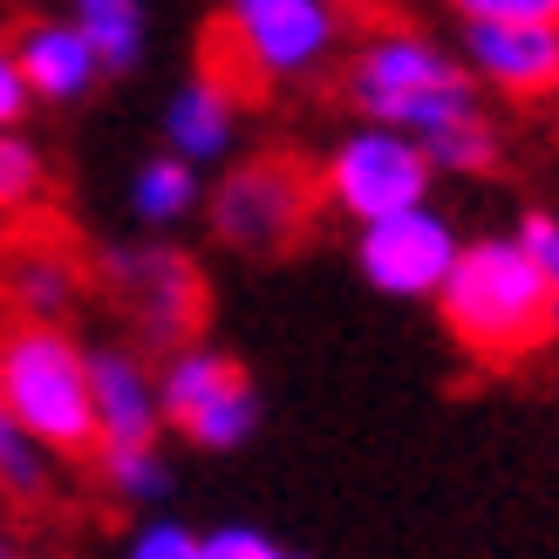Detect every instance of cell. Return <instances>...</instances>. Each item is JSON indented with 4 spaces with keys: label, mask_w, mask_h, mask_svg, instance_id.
<instances>
[{
    "label": "cell",
    "mask_w": 559,
    "mask_h": 559,
    "mask_svg": "<svg viewBox=\"0 0 559 559\" xmlns=\"http://www.w3.org/2000/svg\"><path fill=\"white\" fill-rule=\"evenodd\" d=\"M75 294H82V273L62 253H14L8 260V300L27 321H69Z\"/></svg>",
    "instance_id": "17"
},
{
    "label": "cell",
    "mask_w": 559,
    "mask_h": 559,
    "mask_svg": "<svg viewBox=\"0 0 559 559\" xmlns=\"http://www.w3.org/2000/svg\"><path fill=\"white\" fill-rule=\"evenodd\" d=\"M552 334H559V280H552Z\"/></svg>",
    "instance_id": "27"
},
{
    "label": "cell",
    "mask_w": 559,
    "mask_h": 559,
    "mask_svg": "<svg viewBox=\"0 0 559 559\" xmlns=\"http://www.w3.org/2000/svg\"><path fill=\"white\" fill-rule=\"evenodd\" d=\"M424 151L437 164V178H485L498 164V130H491L485 109H471V117H457V123L424 130Z\"/></svg>",
    "instance_id": "19"
},
{
    "label": "cell",
    "mask_w": 559,
    "mask_h": 559,
    "mask_svg": "<svg viewBox=\"0 0 559 559\" xmlns=\"http://www.w3.org/2000/svg\"><path fill=\"white\" fill-rule=\"evenodd\" d=\"M342 8H348V14H369V8H382V0H342Z\"/></svg>",
    "instance_id": "26"
},
{
    "label": "cell",
    "mask_w": 559,
    "mask_h": 559,
    "mask_svg": "<svg viewBox=\"0 0 559 559\" xmlns=\"http://www.w3.org/2000/svg\"><path fill=\"white\" fill-rule=\"evenodd\" d=\"M90 464H96V478L117 506H157L171 491V464H164L157 443H103Z\"/></svg>",
    "instance_id": "18"
},
{
    "label": "cell",
    "mask_w": 559,
    "mask_h": 559,
    "mask_svg": "<svg viewBox=\"0 0 559 559\" xmlns=\"http://www.w3.org/2000/svg\"><path fill=\"white\" fill-rule=\"evenodd\" d=\"M103 280L117 287V300L136 314V334L144 342H185V328H199V307H205V287H199V266L171 246H109L103 253Z\"/></svg>",
    "instance_id": "9"
},
{
    "label": "cell",
    "mask_w": 559,
    "mask_h": 559,
    "mask_svg": "<svg viewBox=\"0 0 559 559\" xmlns=\"http://www.w3.org/2000/svg\"><path fill=\"white\" fill-rule=\"evenodd\" d=\"M130 559H199V533L185 519H144L123 546Z\"/></svg>",
    "instance_id": "22"
},
{
    "label": "cell",
    "mask_w": 559,
    "mask_h": 559,
    "mask_svg": "<svg viewBox=\"0 0 559 559\" xmlns=\"http://www.w3.org/2000/svg\"><path fill=\"white\" fill-rule=\"evenodd\" d=\"M239 117H246V90L212 62H199L164 103V144L191 164H218L239 144Z\"/></svg>",
    "instance_id": "12"
},
{
    "label": "cell",
    "mask_w": 559,
    "mask_h": 559,
    "mask_svg": "<svg viewBox=\"0 0 559 559\" xmlns=\"http://www.w3.org/2000/svg\"><path fill=\"white\" fill-rule=\"evenodd\" d=\"M321 212V178L294 157H246L205 191V226L233 253L273 260L314 226Z\"/></svg>",
    "instance_id": "6"
},
{
    "label": "cell",
    "mask_w": 559,
    "mask_h": 559,
    "mask_svg": "<svg viewBox=\"0 0 559 559\" xmlns=\"http://www.w3.org/2000/svg\"><path fill=\"white\" fill-rule=\"evenodd\" d=\"M48 191V157L21 123H0V218L35 212Z\"/></svg>",
    "instance_id": "20"
},
{
    "label": "cell",
    "mask_w": 559,
    "mask_h": 559,
    "mask_svg": "<svg viewBox=\"0 0 559 559\" xmlns=\"http://www.w3.org/2000/svg\"><path fill=\"white\" fill-rule=\"evenodd\" d=\"M519 239L533 246V260L559 280V212H525L519 218Z\"/></svg>",
    "instance_id": "24"
},
{
    "label": "cell",
    "mask_w": 559,
    "mask_h": 559,
    "mask_svg": "<svg viewBox=\"0 0 559 559\" xmlns=\"http://www.w3.org/2000/svg\"><path fill=\"white\" fill-rule=\"evenodd\" d=\"M457 21H559V0H443Z\"/></svg>",
    "instance_id": "23"
},
{
    "label": "cell",
    "mask_w": 559,
    "mask_h": 559,
    "mask_svg": "<svg viewBox=\"0 0 559 559\" xmlns=\"http://www.w3.org/2000/svg\"><path fill=\"white\" fill-rule=\"evenodd\" d=\"M457 246H464L457 226L424 199V205H403L389 218H369V226L355 233V266L389 300H437Z\"/></svg>",
    "instance_id": "8"
},
{
    "label": "cell",
    "mask_w": 559,
    "mask_h": 559,
    "mask_svg": "<svg viewBox=\"0 0 559 559\" xmlns=\"http://www.w3.org/2000/svg\"><path fill=\"white\" fill-rule=\"evenodd\" d=\"M27 75H21V62H14V41H0V123H21L27 117Z\"/></svg>",
    "instance_id": "25"
},
{
    "label": "cell",
    "mask_w": 559,
    "mask_h": 559,
    "mask_svg": "<svg viewBox=\"0 0 559 559\" xmlns=\"http://www.w3.org/2000/svg\"><path fill=\"white\" fill-rule=\"evenodd\" d=\"M457 55L478 75V90L512 103H539L559 90V21H464Z\"/></svg>",
    "instance_id": "10"
},
{
    "label": "cell",
    "mask_w": 559,
    "mask_h": 559,
    "mask_svg": "<svg viewBox=\"0 0 559 559\" xmlns=\"http://www.w3.org/2000/svg\"><path fill=\"white\" fill-rule=\"evenodd\" d=\"M287 546H280L266 525H212V533H199V559H280Z\"/></svg>",
    "instance_id": "21"
},
{
    "label": "cell",
    "mask_w": 559,
    "mask_h": 559,
    "mask_svg": "<svg viewBox=\"0 0 559 559\" xmlns=\"http://www.w3.org/2000/svg\"><path fill=\"white\" fill-rule=\"evenodd\" d=\"M348 48V8L342 0H218L212 55L218 75L239 90H287L321 75Z\"/></svg>",
    "instance_id": "4"
},
{
    "label": "cell",
    "mask_w": 559,
    "mask_h": 559,
    "mask_svg": "<svg viewBox=\"0 0 559 559\" xmlns=\"http://www.w3.org/2000/svg\"><path fill=\"white\" fill-rule=\"evenodd\" d=\"M437 314L478 369H519L552 342V273L519 233L464 239L437 287Z\"/></svg>",
    "instance_id": "1"
},
{
    "label": "cell",
    "mask_w": 559,
    "mask_h": 559,
    "mask_svg": "<svg viewBox=\"0 0 559 559\" xmlns=\"http://www.w3.org/2000/svg\"><path fill=\"white\" fill-rule=\"evenodd\" d=\"M69 21L90 35V48L103 55L109 75L136 69V62H144V48H151V14H144V0H69Z\"/></svg>",
    "instance_id": "15"
},
{
    "label": "cell",
    "mask_w": 559,
    "mask_h": 559,
    "mask_svg": "<svg viewBox=\"0 0 559 559\" xmlns=\"http://www.w3.org/2000/svg\"><path fill=\"white\" fill-rule=\"evenodd\" d=\"M164 424L199 451H239L260 437V389L218 348H171L157 369Z\"/></svg>",
    "instance_id": "7"
},
{
    "label": "cell",
    "mask_w": 559,
    "mask_h": 559,
    "mask_svg": "<svg viewBox=\"0 0 559 559\" xmlns=\"http://www.w3.org/2000/svg\"><path fill=\"white\" fill-rule=\"evenodd\" d=\"M342 90L361 117L403 123L416 136L485 109V90H478V75L464 69V55H451L443 41H430L424 27H403V21L369 27V35L348 48Z\"/></svg>",
    "instance_id": "2"
},
{
    "label": "cell",
    "mask_w": 559,
    "mask_h": 559,
    "mask_svg": "<svg viewBox=\"0 0 559 559\" xmlns=\"http://www.w3.org/2000/svg\"><path fill=\"white\" fill-rule=\"evenodd\" d=\"M321 205H334L342 218L369 226V218H389L403 205H424L437 185V164L424 151V136L382 117H361L355 130H342L321 157Z\"/></svg>",
    "instance_id": "5"
},
{
    "label": "cell",
    "mask_w": 559,
    "mask_h": 559,
    "mask_svg": "<svg viewBox=\"0 0 559 559\" xmlns=\"http://www.w3.org/2000/svg\"><path fill=\"white\" fill-rule=\"evenodd\" d=\"M14 62L27 75V96L35 103H55V109H69L96 90V82L109 75L103 69V55L90 48V35H82L75 21H27L21 35H14Z\"/></svg>",
    "instance_id": "13"
},
{
    "label": "cell",
    "mask_w": 559,
    "mask_h": 559,
    "mask_svg": "<svg viewBox=\"0 0 559 559\" xmlns=\"http://www.w3.org/2000/svg\"><path fill=\"white\" fill-rule=\"evenodd\" d=\"M0 403L35 430L55 457H96V389L90 348L62 321H14L0 334Z\"/></svg>",
    "instance_id": "3"
},
{
    "label": "cell",
    "mask_w": 559,
    "mask_h": 559,
    "mask_svg": "<svg viewBox=\"0 0 559 559\" xmlns=\"http://www.w3.org/2000/svg\"><path fill=\"white\" fill-rule=\"evenodd\" d=\"M90 389H96V437L103 443H157L164 437L157 369L136 348H117V342L90 348Z\"/></svg>",
    "instance_id": "11"
},
{
    "label": "cell",
    "mask_w": 559,
    "mask_h": 559,
    "mask_svg": "<svg viewBox=\"0 0 559 559\" xmlns=\"http://www.w3.org/2000/svg\"><path fill=\"white\" fill-rule=\"evenodd\" d=\"M55 464L62 457L0 403V498H14V506H48L55 498Z\"/></svg>",
    "instance_id": "16"
},
{
    "label": "cell",
    "mask_w": 559,
    "mask_h": 559,
    "mask_svg": "<svg viewBox=\"0 0 559 559\" xmlns=\"http://www.w3.org/2000/svg\"><path fill=\"white\" fill-rule=\"evenodd\" d=\"M199 205H205V178H199V164L178 157L171 144L151 151V157L130 171V218H136L144 233H171L178 218H191Z\"/></svg>",
    "instance_id": "14"
}]
</instances>
